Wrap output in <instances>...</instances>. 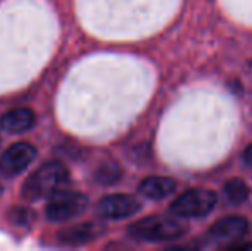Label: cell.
<instances>
[{
  "instance_id": "obj_6",
  "label": "cell",
  "mask_w": 252,
  "mask_h": 251,
  "mask_svg": "<svg viewBox=\"0 0 252 251\" xmlns=\"http://www.w3.org/2000/svg\"><path fill=\"white\" fill-rule=\"evenodd\" d=\"M98 215L106 220H120L141 210V201L132 194H108L96 207Z\"/></svg>"
},
{
  "instance_id": "obj_13",
  "label": "cell",
  "mask_w": 252,
  "mask_h": 251,
  "mask_svg": "<svg viewBox=\"0 0 252 251\" xmlns=\"http://www.w3.org/2000/svg\"><path fill=\"white\" fill-rule=\"evenodd\" d=\"M9 217H10V220L14 222V225L24 227V225H30L31 222H33V212L28 210V208H23V207H16V208H12Z\"/></svg>"
},
{
  "instance_id": "obj_4",
  "label": "cell",
  "mask_w": 252,
  "mask_h": 251,
  "mask_svg": "<svg viewBox=\"0 0 252 251\" xmlns=\"http://www.w3.org/2000/svg\"><path fill=\"white\" fill-rule=\"evenodd\" d=\"M216 201H218V196L213 191L204 188H192L187 189L177 200L172 201L170 212L177 217L186 218L204 217L216 207Z\"/></svg>"
},
{
  "instance_id": "obj_10",
  "label": "cell",
  "mask_w": 252,
  "mask_h": 251,
  "mask_svg": "<svg viewBox=\"0 0 252 251\" xmlns=\"http://www.w3.org/2000/svg\"><path fill=\"white\" fill-rule=\"evenodd\" d=\"M177 189V182L170 178H161V176H151L141 181L139 193L150 200H163L170 196Z\"/></svg>"
},
{
  "instance_id": "obj_3",
  "label": "cell",
  "mask_w": 252,
  "mask_h": 251,
  "mask_svg": "<svg viewBox=\"0 0 252 251\" xmlns=\"http://www.w3.org/2000/svg\"><path fill=\"white\" fill-rule=\"evenodd\" d=\"M88 207L86 194L72 189H59L45 207V217L50 222H67L81 215Z\"/></svg>"
},
{
  "instance_id": "obj_5",
  "label": "cell",
  "mask_w": 252,
  "mask_h": 251,
  "mask_svg": "<svg viewBox=\"0 0 252 251\" xmlns=\"http://www.w3.org/2000/svg\"><path fill=\"white\" fill-rule=\"evenodd\" d=\"M36 157V148L26 141H19L9 146L0 155V172L7 178L19 176Z\"/></svg>"
},
{
  "instance_id": "obj_9",
  "label": "cell",
  "mask_w": 252,
  "mask_h": 251,
  "mask_svg": "<svg viewBox=\"0 0 252 251\" xmlns=\"http://www.w3.org/2000/svg\"><path fill=\"white\" fill-rule=\"evenodd\" d=\"M36 122V115L31 108L28 107H16L7 110L0 117V127L7 133L19 134L24 131H30Z\"/></svg>"
},
{
  "instance_id": "obj_12",
  "label": "cell",
  "mask_w": 252,
  "mask_h": 251,
  "mask_svg": "<svg viewBox=\"0 0 252 251\" xmlns=\"http://www.w3.org/2000/svg\"><path fill=\"white\" fill-rule=\"evenodd\" d=\"M223 193L230 203H244L249 196V186L242 179H230L223 188Z\"/></svg>"
},
{
  "instance_id": "obj_2",
  "label": "cell",
  "mask_w": 252,
  "mask_h": 251,
  "mask_svg": "<svg viewBox=\"0 0 252 251\" xmlns=\"http://www.w3.org/2000/svg\"><path fill=\"white\" fill-rule=\"evenodd\" d=\"M186 225L179 220L163 215H151V217L141 218L129 225L127 234L136 241H148V243H161V241H173L180 236L186 234Z\"/></svg>"
},
{
  "instance_id": "obj_8",
  "label": "cell",
  "mask_w": 252,
  "mask_h": 251,
  "mask_svg": "<svg viewBox=\"0 0 252 251\" xmlns=\"http://www.w3.org/2000/svg\"><path fill=\"white\" fill-rule=\"evenodd\" d=\"M249 231V222L240 215H228L225 218H220L211 229H209V238L215 241H233L247 234Z\"/></svg>"
},
{
  "instance_id": "obj_1",
  "label": "cell",
  "mask_w": 252,
  "mask_h": 251,
  "mask_svg": "<svg viewBox=\"0 0 252 251\" xmlns=\"http://www.w3.org/2000/svg\"><path fill=\"white\" fill-rule=\"evenodd\" d=\"M70 174L69 169L60 160H48L41 164L23 186V196L28 201H36L41 198H50L53 193L67 184Z\"/></svg>"
},
{
  "instance_id": "obj_7",
  "label": "cell",
  "mask_w": 252,
  "mask_h": 251,
  "mask_svg": "<svg viewBox=\"0 0 252 251\" xmlns=\"http://www.w3.org/2000/svg\"><path fill=\"white\" fill-rule=\"evenodd\" d=\"M103 232H105V227H103L101 224L84 222V224L59 231L57 241L62 243V245H67V246H79V245H86V243L98 239Z\"/></svg>"
},
{
  "instance_id": "obj_14",
  "label": "cell",
  "mask_w": 252,
  "mask_h": 251,
  "mask_svg": "<svg viewBox=\"0 0 252 251\" xmlns=\"http://www.w3.org/2000/svg\"><path fill=\"white\" fill-rule=\"evenodd\" d=\"M244 162H246L247 165H252V144L246 148V151H244Z\"/></svg>"
},
{
  "instance_id": "obj_11",
  "label": "cell",
  "mask_w": 252,
  "mask_h": 251,
  "mask_svg": "<svg viewBox=\"0 0 252 251\" xmlns=\"http://www.w3.org/2000/svg\"><path fill=\"white\" fill-rule=\"evenodd\" d=\"M122 176H124V172L119 164H115V162H105V164H101L100 167L96 169L93 178L98 184L112 186V184H117V182L122 179Z\"/></svg>"
}]
</instances>
